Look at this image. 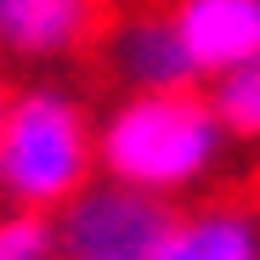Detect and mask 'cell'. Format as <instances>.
<instances>
[{
  "label": "cell",
  "instance_id": "1",
  "mask_svg": "<svg viewBox=\"0 0 260 260\" xmlns=\"http://www.w3.org/2000/svg\"><path fill=\"white\" fill-rule=\"evenodd\" d=\"M232 142L215 119L204 85L176 91H119L96 108V176L124 181L147 198L187 204L226 181Z\"/></svg>",
  "mask_w": 260,
  "mask_h": 260
},
{
  "label": "cell",
  "instance_id": "2",
  "mask_svg": "<svg viewBox=\"0 0 260 260\" xmlns=\"http://www.w3.org/2000/svg\"><path fill=\"white\" fill-rule=\"evenodd\" d=\"M96 176V102L62 74H28L0 113V204L57 215Z\"/></svg>",
  "mask_w": 260,
  "mask_h": 260
},
{
  "label": "cell",
  "instance_id": "3",
  "mask_svg": "<svg viewBox=\"0 0 260 260\" xmlns=\"http://www.w3.org/2000/svg\"><path fill=\"white\" fill-rule=\"evenodd\" d=\"M170 209L176 204L147 198L108 176H91L51 215L57 260H153L170 226Z\"/></svg>",
  "mask_w": 260,
  "mask_h": 260
},
{
  "label": "cell",
  "instance_id": "4",
  "mask_svg": "<svg viewBox=\"0 0 260 260\" xmlns=\"http://www.w3.org/2000/svg\"><path fill=\"white\" fill-rule=\"evenodd\" d=\"M113 0H0V62L23 74H62L96 57Z\"/></svg>",
  "mask_w": 260,
  "mask_h": 260
},
{
  "label": "cell",
  "instance_id": "5",
  "mask_svg": "<svg viewBox=\"0 0 260 260\" xmlns=\"http://www.w3.org/2000/svg\"><path fill=\"white\" fill-rule=\"evenodd\" d=\"M96 57L108 68V79L119 91H176V85H198L176 23L164 17L158 0H130L119 6L113 0V17L96 40Z\"/></svg>",
  "mask_w": 260,
  "mask_h": 260
},
{
  "label": "cell",
  "instance_id": "6",
  "mask_svg": "<svg viewBox=\"0 0 260 260\" xmlns=\"http://www.w3.org/2000/svg\"><path fill=\"white\" fill-rule=\"evenodd\" d=\"M153 260H260V192L221 181L176 204Z\"/></svg>",
  "mask_w": 260,
  "mask_h": 260
},
{
  "label": "cell",
  "instance_id": "7",
  "mask_svg": "<svg viewBox=\"0 0 260 260\" xmlns=\"http://www.w3.org/2000/svg\"><path fill=\"white\" fill-rule=\"evenodd\" d=\"M158 6L176 23L198 85L260 57V0H158Z\"/></svg>",
  "mask_w": 260,
  "mask_h": 260
},
{
  "label": "cell",
  "instance_id": "8",
  "mask_svg": "<svg viewBox=\"0 0 260 260\" xmlns=\"http://www.w3.org/2000/svg\"><path fill=\"white\" fill-rule=\"evenodd\" d=\"M204 96H209L232 147H260V57L204 79Z\"/></svg>",
  "mask_w": 260,
  "mask_h": 260
},
{
  "label": "cell",
  "instance_id": "9",
  "mask_svg": "<svg viewBox=\"0 0 260 260\" xmlns=\"http://www.w3.org/2000/svg\"><path fill=\"white\" fill-rule=\"evenodd\" d=\"M0 260H57V254H23V249H0Z\"/></svg>",
  "mask_w": 260,
  "mask_h": 260
},
{
  "label": "cell",
  "instance_id": "10",
  "mask_svg": "<svg viewBox=\"0 0 260 260\" xmlns=\"http://www.w3.org/2000/svg\"><path fill=\"white\" fill-rule=\"evenodd\" d=\"M6 91H12V79H6V74H0V113H6Z\"/></svg>",
  "mask_w": 260,
  "mask_h": 260
}]
</instances>
